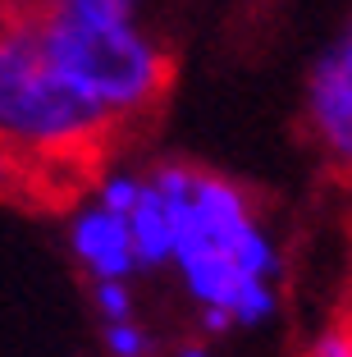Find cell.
Here are the masks:
<instances>
[{"label":"cell","instance_id":"8fae6325","mask_svg":"<svg viewBox=\"0 0 352 357\" xmlns=\"http://www.w3.org/2000/svg\"><path fill=\"white\" fill-rule=\"evenodd\" d=\"M23 178H28V174H23V169L14 165L10 156H5V151H0V197H10V192H19V183H23Z\"/></svg>","mask_w":352,"mask_h":357},{"label":"cell","instance_id":"6da1fadb","mask_svg":"<svg viewBox=\"0 0 352 357\" xmlns=\"http://www.w3.org/2000/svg\"><path fill=\"white\" fill-rule=\"evenodd\" d=\"M169 206V271L192 335H261L284 312V243L238 178L178 156L146 160Z\"/></svg>","mask_w":352,"mask_h":357},{"label":"cell","instance_id":"277c9868","mask_svg":"<svg viewBox=\"0 0 352 357\" xmlns=\"http://www.w3.org/2000/svg\"><path fill=\"white\" fill-rule=\"evenodd\" d=\"M302 128L316 156L352 178V5L302 74Z\"/></svg>","mask_w":352,"mask_h":357},{"label":"cell","instance_id":"7a4b0ae2","mask_svg":"<svg viewBox=\"0 0 352 357\" xmlns=\"http://www.w3.org/2000/svg\"><path fill=\"white\" fill-rule=\"evenodd\" d=\"M114 124L69 87L42 46L37 14H0V151L23 174L92 169Z\"/></svg>","mask_w":352,"mask_h":357},{"label":"cell","instance_id":"9c48e42d","mask_svg":"<svg viewBox=\"0 0 352 357\" xmlns=\"http://www.w3.org/2000/svg\"><path fill=\"white\" fill-rule=\"evenodd\" d=\"M298 357H352V316H339L302 344Z\"/></svg>","mask_w":352,"mask_h":357},{"label":"cell","instance_id":"3957f363","mask_svg":"<svg viewBox=\"0 0 352 357\" xmlns=\"http://www.w3.org/2000/svg\"><path fill=\"white\" fill-rule=\"evenodd\" d=\"M37 14V10H32ZM42 46L51 64L69 78L83 101H92L114 133L137 128L169 87V46L151 23H60L37 14Z\"/></svg>","mask_w":352,"mask_h":357},{"label":"cell","instance_id":"30bf717a","mask_svg":"<svg viewBox=\"0 0 352 357\" xmlns=\"http://www.w3.org/2000/svg\"><path fill=\"white\" fill-rule=\"evenodd\" d=\"M165 357H215V339H206V335H183L174 348H165Z\"/></svg>","mask_w":352,"mask_h":357},{"label":"cell","instance_id":"52a82bcc","mask_svg":"<svg viewBox=\"0 0 352 357\" xmlns=\"http://www.w3.org/2000/svg\"><path fill=\"white\" fill-rule=\"evenodd\" d=\"M96 348L101 357H165V339L146 316L119 321V326H96Z\"/></svg>","mask_w":352,"mask_h":357},{"label":"cell","instance_id":"8992f818","mask_svg":"<svg viewBox=\"0 0 352 357\" xmlns=\"http://www.w3.org/2000/svg\"><path fill=\"white\" fill-rule=\"evenodd\" d=\"M146 5L151 0H32L28 10L46 14V19H60V23L110 28V23H146Z\"/></svg>","mask_w":352,"mask_h":357},{"label":"cell","instance_id":"ba28073f","mask_svg":"<svg viewBox=\"0 0 352 357\" xmlns=\"http://www.w3.org/2000/svg\"><path fill=\"white\" fill-rule=\"evenodd\" d=\"M87 303H92L96 326H119L142 316V289L137 284H87Z\"/></svg>","mask_w":352,"mask_h":357},{"label":"cell","instance_id":"5b68a950","mask_svg":"<svg viewBox=\"0 0 352 357\" xmlns=\"http://www.w3.org/2000/svg\"><path fill=\"white\" fill-rule=\"evenodd\" d=\"M60 234H64V252H69L73 271L83 275V284H142L128 220L110 202L92 197L83 188V197L64 211Z\"/></svg>","mask_w":352,"mask_h":357}]
</instances>
